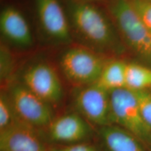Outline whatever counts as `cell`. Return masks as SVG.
<instances>
[{"instance_id":"cell-16","label":"cell","mask_w":151,"mask_h":151,"mask_svg":"<svg viewBox=\"0 0 151 151\" xmlns=\"http://www.w3.org/2000/svg\"><path fill=\"white\" fill-rule=\"evenodd\" d=\"M134 93L141 116L151 129V89L135 91Z\"/></svg>"},{"instance_id":"cell-6","label":"cell","mask_w":151,"mask_h":151,"mask_svg":"<svg viewBox=\"0 0 151 151\" xmlns=\"http://www.w3.org/2000/svg\"><path fill=\"white\" fill-rule=\"evenodd\" d=\"M77 113L99 127L111 124L110 92L94 83L83 86L75 95Z\"/></svg>"},{"instance_id":"cell-15","label":"cell","mask_w":151,"mask_h":151,"mask_svg":"<svg viewBox=\"0 0 151 151\" xmlns=\"http://www.w3.org/2000/svg\"><path fill=\"white\" fill-rule=\"evenodd\" d=\"M17 119L9 97L4 92L0 95V131L6 129Z\"/></svg>"},{"instance_id":"cell-7","label":"cell","mask_w":151,"mask_h":151,"mask_svg":"<svg viewBox=\"0 0 151 151\" xmlns=\"http://www.w3.org/2000/svg\"><path fill=\"white\" fill-rule=\"evenodd\" d=\"M23 84L36 95L52 105L63 95L62 83L55 69L46 63H37L24 71Z\"/></svg>"},{"instance_id":"cell-17","label":"cell","mask_w":151,"mask_h":151,"mask_svg":"<svg viewBox=\"0 0 151 151\" xmlns=\"http://www.w3.org/2000/svg\"><path fill=\"white\" fill-rule=\"evenodd\" d=\"M141 22L151 32V2L148 0H129Z\"/></svg>"},{"instance_id":"cell-9","label":"cell","mask_w":151,"mask_h":151,"mask_svg":"<svg viewBox=\"0 0 151 151\" xmlns=\"http://www.w3.org/2000/svg\"><path fill=\"white\" fill-rule=\"evenodd\" d=\"M39 22L43 31L59 42H69L71 26L59 0H35Z\"/></svg>"},{"instance_id":"cell-3","label":"cell","mask_w":151,"mask_h":151,"mask_svg":"<svg viewBox=\"0 0 151 151\" xmlns=\"http://www.w3.org/2000/svg\"><path fill=\"white\" fill-rule=\"evenodd\" d=\"M110 94L111 124L126 130L151 151V129L141 116L134 92L124 88Z\"/></svg>"},{"instance_id":"cell-19","label":"cell","mask_w":151,"mask_h":151,"mask_svg":"<svg viewBox=\"0 0 151 151\" xmlns=\"http://www.w3.org/2000/svg\"><path fill=\"white\" fill-rule=\"evenodd\" d=\"M71 1H76V2L94 4L95 2H98V1H106L107 0H71Z\"/></svg>"},{"instance_id":"cell-11","label":"cell","mask_w":151,"mask_h":151,"mask_svg":"<svg viewBox=\"0 0 151 151\" xmlns=\"http://www.w3.org/2000/svg\"><path fill=\"white\" fill-rule=\"evenodd\" d=\"M0 29L8 40L17 46H31L33 39L27 20L20 11L6 6L0 14Z\"/></svg>"},{"instance_id":"cell-13","label":"cell","mask_w":151,"mask_h":151,"mask_svg":"<svg viewBox=\"0 0 151 151\" xmlns=\"http://www.w3.org/2000/svg\"><path fill=\"white\" fill-rule=\"evenodd\" d=\"M128 63L120 60H110L104 67L95 84L109 92L126 88Z\"/></svg>"},{"instance_id":"cell-8","label":"cell","mask_w":151,"mask_h":151,"mask_svg":"<svg viewBox=\"0 0 151 151\" xmlns=\"http://www.w3.org/2000/svg\"><path fill=\"white\" fill-rule=\"evenodd\" d=\"M47 128L49 140L62 145L86 142L92 134L90 123L77 112L53 119Z\"/></svg>"},{"instance_id":"cell-5","label":"cell","mask_w":151,"mask_h":151,"mask_svg":"<svg viewBox=\"0 0 151 151\" xmlns=\"http://www.w3.org/2000/svg\"><path fill=\"white\" fill-rule=\"evenodd\" d=\"M17 118L37 128L47 127L53 120L51 105L36 95L24 85H16L9 95Z\"/></svg>"},{"instance_id":"cell-10","label":"cell","mask_w":151,"mask_h":151,"mask_svg":"<svg viewBox=\"0 0 151 151\" xmlns=\"http://www.w3.org/2000/svg\"><path fill=\"white\" fill-rule=\"evenodd\" d=\"M37 129L18 118L0 131V151H47Z\"/></svg>"},{"instance_id":"cell-2","label":"cell","mask_w":151,"mask_h":151,"mask_svg":"<svg viewBox=\"0 0 151 151\" xmlns=\"http://www.w3.org/2000/svg\"><path fill=\"white\" fill-rule=\"evenodd\" d=\"M106 6L122 40L151 67V32L141 22L129 0H107Z\"/></svg>"},{"instance_id":"cell-12","label":"cell","mask_w":151,"mask_h":151,"mask_svg":"<svg viewBox=\"0 0 151 151\" xmlns=\"http://www.w3.org/2000/svg\"><path fill=\"white\" fill-rule=\"evenodd\" d=\"M99 133L106 151H148L137 138L116 124L101 127Z\"/></svg>"},{"instance_id":"cell-14","label":"cell","mask_w":151,"mask_h":151,"mask_svg":"<svg viewBox=\"0 0 151 151\" xmlns=\"http://www.w3.org/2000/svg\"><path fill=\"white\" fill-rule=\"evenodd\" d=\"M126 88L134 92L151 89V67L128 63Z\"/></svg>"},{"instance_id":"cell-20","label":"cell","mask_w":151,"mask_h":151,"mask_svg":"<svg viewBox=\"0 0 151 151\" xmlns=\"http://www.w3.org/2000/svg\"><path fill=\"white\" fill-rule=\"evenodd\" d=\"M148 1H150V2H151V0H148Z\"/></svg>"},{"instance_id":"cell-18","label":"cell","mask_w":151,"mask_h":151,"mask_svg":"<svg viewBox=\"0 0 151 151\" xmlns=\"http://www.w3.org/2000/svg\"><path fill=\"white\" fill-rule=\"evenodd\" d=\"M47 151H98V150L92 144L83 142L75 144L50 147L47 149Z\"/></svg>"},{"instance_id":"cell-1","label":"cell","mask_w":151,"mask_h":151,"mask_svg":"<svg viewBox=\"0 0 151 151\" xmlns=\"http://www.w3.org/2000/svg\"><path fill=\"white\" fill-rule=\"evenodd\" d=\"M71 28L86 46L101 53L122 52L120 35L110 18L94 4L69 1Z\"/></svg>"},{"instance_id":"cell-4","label":"cell","mask_w":151,"mask_h":151,"mask_svg":"<svg viewBox=\"0 0 151 151\" xmlns=\"http://www.w3.org/2000/svg\"><path fill=\"white\" fill-rule=\"evenodd\" d=\"M109 60L103 53L91 48L76 46L64 52L60 58V67L69 81L86 86L97 82Z\"/></svg>"}]
</instances>
